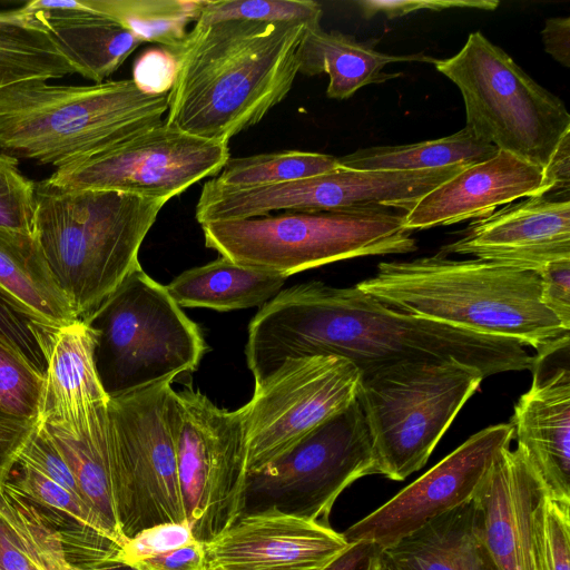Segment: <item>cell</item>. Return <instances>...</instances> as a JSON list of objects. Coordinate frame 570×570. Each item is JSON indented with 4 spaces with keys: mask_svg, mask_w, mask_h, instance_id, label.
I'll return each mask as SVG.
<instances>
[{
    "mask_svg": "<svg viewBox=\"0 0 570 570\" xmlns=\"http://www.w3.org/2000/svg\"><path fill=\"white\" fill-rule=\"evenodd\" d=\"M247 367L255 383L284 361L335 355L362 374L404 362L455 360L484 377L531 370L523 343L453 327L393 309L352 287L311 281L282 289L248 324Z\"/></svg>",
    "mask_w": 570,
    "mask_h": 570,
    "instance_id": "cell-1",
    "label": "cell"
},
{
    "mask_svg": "<svg viewBox=\"0 0 570 570\" xmlns=\"http://www.w3.org/2000/svg\"><path fill=\"white\" fill-rule=\"evenodd\" d=\"M316 24V23H315ZM304 22L195 23L174 55L176 77L165 122L228 144L291 91Z\"/></svg>",
    "mask_w": 570,
    "mask_h": 570,
    "instance_id": "cell-2",
    "label": "cell"
},
{
    "mask_svg": "<svg viewBox=\"0 0 570 570\" xmlns=\"http://www.w3.org/2000/svg\"><path fill=\"white\" fill-rule=\"evenodd\" d=\"M356 286L399 312L517 340L535 354L569 344V330L541 301L538 272L439 253L382 262L372 277Z\"/></svg>",
    "mask_w": 570,
    "mask_h": 570,
    "instance_id": "cell-3",
    "label": "cell"
},
{
    "mask_svg": "<svg viewBox=\"0 0 570 570\" xmlns=\"http://www.w3.org/2000/svg\"><path fill=\"white\" fill-rule=\"evenodd\" d=\"M166 203L36 183L33 237L78 318H87L140 266V246Z\"/></svg>",
    "mask_w": 570,
    "mask_h": 570,
    "instance_id": "cell-4",
    "label": "cell"
},
{
    "mask_svg": "<svg viewBox=\"0 0 570 570\" xmlns=\"http://www.w3.org/2000/svg\"><path fill=\"white\" fill-rule=\"evenodd\" d=\"M168 92L132 79L86 86L45 80L0 89V150L56 169L163 122Z\"/></svg>",
    "mask_w": 570,
    "mask_h": 570,
    "instance_id": "cell-5",
    "label": "cell"
},
{
    "mask_svg": "<svg viewBox=\"0 0 570 570\" xmlns=\"http://www.w3.org/2000/svg\"><path fill=\"white\" fill-rule=\"evenodd\" d=\"M205 246L232 262L288 277L337 261L416 249L393 209L297 213L202 225Z\"/></svg>",
    "mask_w": 570,
    "mask_h": 570,
    "instance_id": "cell-6",
    "label": "cell"
},
{
    "mask_svg": "<svg viewBox=\"0 0 570 570\" xmlns=\"http://www.w3.org/2000/svg\"><path fill=\"white\" fill-rule=\"evenodd\" d=\"M83 321L97 333L95 365L108 397L191 373L208 348L200 327L141 266Z\"/></svg>",
    "mask_w": 570,
    "mask_h": 570,
    "instance_id": "cell-7",
    "label": "cell"
},
{
    "mask_svg": "<svg viewBox=\"0 0 570 570\" xmlns=\"http://www.w3.org/2000/svg\"><path fill=\"white\" fill-rule=\"evenodd\" d=\"M483 379L455 360L404 362L362 374L356 400L376 474L403 481L423 468Z\"/></svg>",
    "mask_w": 570,
    "mask_h": 570,
    "instance_id": "cell-8",
    "label": "cell"
},
{
    "mask_svg": "<svg viewBox=\"0 0 570 570\" xmlns=\"http://www.w3.org/2000/svg\"><path fill=\"white\" fill-rule=\"evenodd\" d=\"M459 88L472 132L499 150L543 169L570 134L563 101L538 85L480 31L453 57L434 59Z\"/></svg>",
    "mask_w": 570,
    "mask_h": 570,
    "instance_id": "cell-9",
    "label": "cell"
},
{
    "mask_svg": "<svg viewBox=\"0 0 570 570\" xmlns=\"http://www.w3.org/2000/svg\"><path fill=\"white\" fill-rule=\"evenodd\" d=\"M175 377L109 397L118 515L126 539L153 525L186 520L175 449Z\"/></svg>",
    "mask_w": 570,
    "mask_h": 570,
    "instance_id": "cell-10",
    "label": "cell"
},
{
    "mask_svg": "<svg viewBox=\"0 0 570 570\" xmlns=\"http://www.w3.org/2000/svg\"><path fill=\"white\" fill-rule=\"evenodd\" d=\"M371 474H376L375 458L363 411L355 400L291 451L247 473L240 514L276 509L328 522L340 494Z\"/></svg>",
    "mask_w": 570,
    "mask_h": 570,
    "instance_id": "cell-11",
    "label": "cell"
},
{
    "mask_svg": "<svg viewBox=\"0 0 570 570\" xmlns=\"http://www.w3.org/2000/svg\"><path fill=\"white\" fill-rule=\"evenodd\" d=\"M175 449L186 520L206 542L242 513L246 441L242 407H218L199 390L175 391Z\"/></svg>",
    "mask_w": 570,
    "mask_h": 570,
    "instance_id": "cell-12",
    "label": "cell"
},
{
    "mask_svg": "<svg viewBox=\"0 0 570 570\" xmlns=\"http://www.w3.org/2000/svg\"><path fill=\"white\" fill-rule=\"evenodd\" d=\"M362 373L351 361L313 355L284 361L255 383L242 406L247 473L291 451L357 397Z\"/></svg>",
    "mask_w": 570,
    "mask_h": 570,
    "instance_id": "cell-13",
    "label": "cell"
},
{
    "mask_svg": "<svg viewBox=\"0 0 570 570\" xmlns=\"http://www.w3.org/2000/svg\"><path fill=\"white\" fill-rule=\"evenodd\" d=\"M229 158L228 144L163 121L57 168L46 179L63 188L117 190L168 202L200 179L220 173Z\"/></svg>",
    "mask_w": 570,
    "mask_h": 570,
    "instance_id": "cell-14",
    "label": "cell"
},
{
    "mask_svg": "<svg viewBox=\"0 0 570 570\" xmlns=\"http://www.w3.org/2000/svg\"><path fill=\"white\" fill-rule=\"evenodd\" d=\"M512 440L510 423L474 433L387 502L342 532L344 538L351 544L371 543L382 551L470 502L497 455Z\"/></svg>",
    "mask_w": 570,
    "mask_h": 570,
    "instance_id": "cell-15",
    "label": "cell"
},
{
    "mask_svg": "<svg viewBox=\"0 0 570 570\" xmlns=\"http://www.w3.org/2000/svg\"><path fill=\"white\" fill-rule=\"evenodd\" d=\"M350 547L328 522L267 509L204 542L203 570H325Z\"/></svg>",
    "mask_w": 570,
    "mask_h": 570,
    "instance_id": "cell-16",
    "label": "cell"
},
{
    "mask_svg": "<svg viewBox=\"0 0 570 570\" xmlns=\"http://www.w3.org/2000/svg\"><path fill=\"white\" fill-rule=\"evenodd\" d=\"M441 253L540 272L570 259V200L543 195L508 204L473 220Z\"/></svg>",
    "mask_w": 570,
    "mask_h": 570,
    "instance_id": "cell-17",
    "label": "cell"
},
{
    "mask_svg": "<svg viewBox=\"0 0 570 570\" xmlns=\"http://www.w3.org/2000/svg\"><path fill=\"white\" fill-rule=\"evenodd\" d=\"M543 493L523 452L502 449L472 499L495 570H540L533 511Z\"/></svg>",
    "mask_w": 570,
    "mask_h": 570,
    "instance_id": "cell-18",
    "label": "cell"
},
{
    "mask_svg": "<svg viewBox=\"0 0 570 570\" xmlns=\"http://www.w3.org/2000/svg\"><path fill=\"white\" fill-rule=\"evenodd\" d=\"M550 191L551 184L543 168L498 150L491 158L463 168L425 194L403 213L404 227L412 232L478 219L519 198Z\"/></svg>",
    "mask_w": 570,
    "mask_h": 570,
    "instance_id": "cell-19",
    "label": "cell"
},
{
    "mask_svg": "<svg viewBox=\"0 0 570 570\" xmlns=\"http://www.w3.org/2000/svg\"><path fill=\"white\" fill-rule=\"evenodd\" d=\"M530 389L515 403L510 424L546 495L570 502V370H547L535 355Z\"/></svg>",
    "mask_w": 570,
    "mask_h": 570,
    "instance_id": "cell-20",
    "label": "cell"
},
{
    "mask_svg": "<svg viewBox=\"0 0 570 570\" xmlns=\"http://www.w3.org/2000/svg\"><path fill=\"white\" fill-rule=\"evenodd\" d=\"M30 328L46 361L39 421L70 423L107 404L95 365L96 331L83 320Z\"/></svg>",
    "mask_w": 570,
    "mask_h": 570,
    "instance_id": "cell-21",
    "label": "cell"
},
{
    "mask_svg": "<svg viewBox=\"0 0 570 570\" xmlns=\"http://www.w3.org/2000/svg\"><path fill=\"white\" fill-rule=\"evenodd\" d=\"M70 468L86 503L120 546L118 478L107 404L70 423L40 421Z\"/></svg>",
    "mask_w": 570,
    "mask_h": 570,
    "instance_id": "cell-22",
    "label": "cell"
},
{
    "mask_svg": "<svg viewBox=\"0 0 570 570\" xmlns=\"http://www.w3.org/2000/svg\"><path fill=\"white\" fill-rule=\"evenodd\" d=\"M59 534L76 570L112 561L120 546L94 510L36 469L16 462L8 478Z\"/></svg>",
    "mask_w": 570,
    "mask_h": 570,
    "instance_id": "cell-23",
    "label": "cell"
},
{
    "mask_svg": "<svg viewBox=\"0 0 570 570\" xmlns=\"http://www.w3.org/2000/svg\"><path fill=\"white\" fill-rule=\"evenodd\" d=\"M380 553L387 570H495L480 537L473 500Z\"/></svg>",
    "mask_w": 570,
    "mask_h": 570,
    "instance_id": "cell-24",
    "label": "cell"
},
{
    "mask_svg": "<svg viewBox=\"0 0 570 570\" xmlns=\"http://www.w3.org/2000/svg\"><path fill=\"white\" fill-rule=\"evenodd\" d=\"M298 72L306 76L327 73L326 95L332 99L350 98L363 86L380 83L399 77L383 69L393 62H433L423 53L391 56L357 41L340 31H325L320 23L311 24L299 42L297 52Z\"/></svg>",
    "mask_w": 570,
    "mask_h": 570,
    "instance_id": "cell-25",
    "label": "cell"
},
{
    "mask_svg": "<svg viewBox=\"0 0 570 570\" xmlns=\"http://www.w3.org/2000/svg\"><path fill=\"white\" fill-rule=\"evenodd\" d=\"M85 2V0H83ZM85 8L27 12L46 29L77 73L104 82L142 41L112 19Z\"/></svg>",
    "mask_w": 570,
    "mask_h": 570,
    "instance_id": "cell-26",
    "label": "cell"
},
{
    "mask_svg": "<svg viewBox=\"0 0 570 570\" xmlns=\"http://www.w3.org/2000/svg\"><path fill=\"white\" fill-rule=\"evenodd\" d=\"M0 291L32 320L58 324L78 318L31 235L0 228Z\"/></svg>",
    "mask_w": 570,
    "mask_h": 570,
    "instance_id": "cell-27",
    "label": "cell"
},
{
    "mask_svg": "<svg viewBox=\"0 0 570 570\" xmlns=\"http://www.w3.org/2000/svg\"><path fill=\"white\" fill-rule=\"evenodd\" d=\"M285 279L220 256L184 271L166 288L180 307L228 312L263 306L282 291Z\"/></svg>",
    "mask_w": 570,
    "mask_h": 570,
    "instance_id": "cell-28",
    "label": "cell"
},
{
    "mask_svg": "<svg viewBox=\"0 0 570 570\" xmlns=\"http://www.w3.org/2000/svg\"><path fill=\"white\" fill-rule=\"evenodd\" d=\"M0 570H76L59 534L8 480L0 484Z\"/></svg>",
    "mask_w": 570,
    "mask_h": 570,
    "instance_id": "cell-29",
    "label": "cell"
},
{
    "mask_svg": "<svg viewBox=\"0 0 570 570\" xmlns=\"http://www.w3.org/2000/svg\"><path fill=\"white\" fill-rule=\"evenodd\" d=\"M77 73L50 33L20 8L0 12V89Z\"/></svg>",
    "mask_w": 570,
    "mask_h": 570,
    "instance_id": "cell-30",
    "label": "cell"
},
{
    "mask_svg": "<svg viewBox=\"0 0 570 570\" xmlns=\"http://www.w3.org/2000/svg\"><path fill=\"white\" fill-rule=\"evenodd\" d=\"M498 150L464 127L439 139L363 148L337 159L341 167L357 170H428L472 165L491 158Z\"/></svg>",
    "mask_w": 570,
    "mask_h": 570,
    "instance_id": "cell-31",
    "label": "cell"
},
{
    "mask_svg": "<svg viewBox=\"0 0 570 570\" xmlns=\"http://www.w3.org/2000/svg\"><path fill=\"white\" fill-rule=\"evenodd\" d=\"M202 0H85L92 11L106 16L142 42H155L175 55L196 22Z\"/></svg>",
    "mask_w": 570,
    "mask_h": 570,
    "instance_id": "cell-32",
    "label": "cell"
},
{
    "mask_svg": "<svg viewBox=\"0 0 570 570\" xmlns=\"http://www.w3.org/2000/svg\"><path fill=\"white\" fill-rule=\"evenodd\" d=\"M337 157L312 151L284 150L229 158L215 181L225 187L248 188L283 184L331 173Z\"/></svg>",
    "mask_w": 570,
    "mask_h": 570,
    "instance_id": "cell-33",
    "label": "cell"
},
{
    "mask_svg": "<svg viewBox=\"0 0 570 570\" xmlns=\"http://www.w3.org/2000/svg\"><path fill=\"white\" fill-rule=\"evenodd\" d=\"M322 7L312 0H202L195 23L212 24L226 21L264 23H320Z\"/></svg>",
    "mask_w": 570,
    "mask_h": 570,
    "instance_id": "cell-34",
    "label": "cell"
},
{
    "mask_svg": "<svg viewBox=\"0 0 570 570\" xmlns=\"http://www.w3.org/2000/svg\"><path fill=\"white\" fill-rule=\"evenodd\" d=\"M43 376L0 341V409L26 419L40 415Z\"/></svg>",
    "mask_w": 570,
    "mask_h": 570,
    "instance_id": "cell-35",
    "label": "cell"
},
{
    "mask_svg": "<svg viewBox=\"0 0 570 570\" xmlns=\"http://www.w3.org/2000/svg\"><path fill=\"white\" fill-rule=\"evenodd\" d=\"M540 570H570V502L544 493L533 511Z\"/></svg>",
    "mask_w": 570,
    "mask_h": 570,
    "instance_id": "cell-36",
    "label": "cell"
},
{
    "mask_svg": "<svg viewBox=\"0 0 570 570\" xmlns=\"http://www.w3.org/2000/svg\"><path fill=\"white\" fill-rule=\"evenodd\" d=\"M36 183L19 169L18 159L0 150V228L33 236Z\"/></svg>",
    "mask_w": 570,
    "mask_h": 570,
    "instance_id": "cell-37",
    "label": "cell"
},
{
    "mask_svg": "<svg viewBox=\"0 0 570 570\" xmlns=\"http://www.w3.org/2000/svg\"><path fill=\"white\" fill-rule=\"evenodd\" d=\"M195 539L187 521L159 523L128 538L115 561L132 566L139 560L181 547Z\"/></svg>",
    "mask_w": 570,
    "mask_h": 570,
    "instance_id": "cell-38",
    "label": "cell"
},
{
    "mask_svg": "<svg viewBox=\"0 0 570 570\" xmlns=\"http://www.w3.org/2000/svg\"><path fill=\"white\" fill-rule=\"evenodd\" d=\"M16 462L36 469L76 497L83 500L70 468L53 444L40 421H38L36 429L23 445Z\"/></svg>",
    "mask_w": 570,
    "mask_h": 570,
    "instance_id": "cell-39",
    "label": "cell"
},
{
    "mask_svg": "<svg viewBox=\"0 0 570 570\" xmlns=\"http://www.w3.org/2000/svg\"><path fill=\"white\" fill-rule=\"evenodd\" d=\"M27 314L0 291V341L21 355L42 376L46 361Z\"/></svg>",
    "mask_w": 570,
    "mask_h": 570,
    "instance_id": "cell-40",
    "label": "cell"
},
{
    "mask_svg": "<svg viewBox=\"0 0 570 570\" xmlns=\"http://www.w3.org/2000/svg\"><path fill=\"white\" fill-rule=\"evenodd\" d=\"M362 16L370 19L379 13L389 19L403 17L419 10L442 11L453 8L495 10L500 2L497 0H361L356 1Z\"/></svg>",
    "mask_w": 570,
    "mask_h": 570,
    "instance_id": "cell-41",
    "label": "cell"
},
{
    "mask_svg": "<svg viewBox=\"0 0 570 570\" xmlns=\"http://www.w3.org/2000/svg\"><path fill=\"white\" fill-rule=\"evenodd\" d=\"M176 57L166 49H150L140 55L132 72L134 82L145 92H169L176 77Z\"/></svg>",
    "mask_w": 570,
    "mask_h": 570,
    "instance_id": "cell-42",
    "label": "cell"
},
{
    "mask_svg": "<svg viewBox=\"0 0 570 570\" xmlns=\"http://www.w3.org/2000/svg\"><path fill=\"white\" fill-rule=\"evenodd\" d=\"M538 273L543 305L570 330V259L551 263Z\"/></svg>",
    "mask_w": 570,
    "mask_h": 570,
    "instance_id": "cell-43",
    "label": "cell"
},
{
    "mask_svg": "<svg viewBox=\"0 0 570 570\" xmlns=\"http://www.w3.org/2000/svg\"><path fill=\"white\" fill-rule=\"evenodd\" d=\"M38 421L16 416L0 409V484L7 480Z\"/></svg>",
    "mask_w": 570,
    "mask_h": 570,
    "instance_id": "cell-44",
    "label": "cell"
},
{
    "mask_svg": "<svg viewBox=\"0 0 570 570\" xmlns=\"http://www.w3.org/2000/svg\"><path fill=\"white\" fill-rule=\"evenodd\" d=\"M137 570H203L204 543L197 539L164 553L135 562Z\"/></svg>",
    "mask_w": 570,
    "mask_h": 570,
    "instance_id": "cell-45",
    "label": "cell"
},
{
    "mask_svg": "<svg viewBox=\"0 0 570 570\" xmlns=\"http://www.w3.org/2000/svg\"><path fill=\"white\" fill-rule=\"evenodd\" d=\"M544 50L562 66L570 67V18H549L541 31Z\"/></svg>",
    "mask_w": 570,
    "mask_h": 570,
    "instance_id": "cell-46",
    "label": "cell"
},
{
    "mask_svg": "<svg viewBox=\"0 0 570 570\" xmlns=\"http://www.w3.org/2000/svg\"><path fill=\"white\" fill-rule=\"evenodd\" d=\"M544 170L551 184V191L548 195H562L564 193V195L569 197L570 134L562 138Z\"/></svg>",
    "mask_w": 570,
    "mask_h": 570,
    "instance_id": "cell-47",
    "label": "cell"
},
{
    "mask_svg": "<svg viewBox=\"0 0 570 570\" xmlns=\"http://www.w3.org/2000/svg\"><path fill=\"white\" fill-rule=\"evenodd\" d=\"M380 550L371 543L356 542L325 570H370Z\"/></svg>",
    "mask_w": 570,
    "mask_h": 570,
    "instance_id": "cell-48",
    "label": "cell"
},
{
    "mask_svg": "<svg viewBox=\"0 0 570 570\" xmlns=\"http://www.w3.org/2000/svg\"><path fill=\"white\" fill-rule=\"evenodd\" d=\"M83 570H137V569H135L134 567H131L129 564L112 560V561H107V562H104L98 566H95V567H91L88 569H83Z\"/></svg>",
    "mask_w": 570,
    "mask_h": 570,
    "instance_id": "cell-49",
    "label": "cell"
},
{
    "mask_svg": "<svg viewBox=\"0 0 570 570\" xmlns=\"http://www.w3.org/2000/svg\"><path fill=\"white\" fill-rule=\"evenodd\" d=\"M370 570H387L386 566L384 564L381 558V553H379L377 557L374 559Z\"/></svg>",
    "mask_w": 570,
    "mask_h": 570,
    "instance_id": "cell-50",
    "label": "cell"
}]
</instances>
